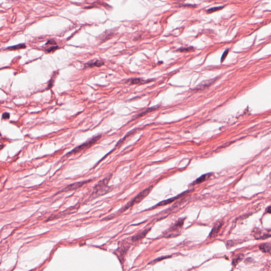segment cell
I'll return each mask as SVG.
<instances>
[{"instance_id":"7a4b0ae2","label":"cell","mask_w":271,"mask_h":271,"mask_svg":"<svg viewBox=\"0 0 271 271\" xmlns=\"http://www.w3.org/2000/svg\"><path fill=\"white\" fill-rule=\"evenodd\" d=\"M112 176V174H109L103 179L100 180L95 185L91 194V196L93 198H96L100 196L103 195L110 191L111 189L109 187L108 184Z\"/></svg>"},{"instance_id":"ba28073f","label":"cell","mask_w":271,"mask_h":271,"mask_svg":"<svg viewBox=\"0 0 271 271\" xmlns=\"http://www.w3.org/2000/svg\"><path fill=\"white\" fill-rule=\"evenodd\" d=\"M150 230V228L146 229L144 230H143L142 231H141V232L138 233V234H137L136 235H135L134 236L132 237L131 240L132 242H137V241H138V240L141 239L142 238H144V237H145V236L147 235V234L149 232V231Z\"/></svg>"},{"instance_id":"277c9868","label":"cell","mask_w":271,"mask_h":271,"mask_svg":"<svg viewBox=\"0 0 271 271\" xmlns=\"http://www.w3.org/2000/svg\"><path fill=\"white\" fill-rule=\"evenodd\" d=\"M91 179H88V180H84V181H82V182H76L75 183H73V184H71L70 185H69L68 186H67L66 187L63 188L62 190H61L58 193H61V192H69V191H73V190H75L78 188H80L81 187H82L83 185H84V184L91 182Z\"/></svg>"},{"instance_id":"5b68a950","label":"cell","mask_w":271,"mask_h":271,"mask_svg":"<svg viewBox=\"0 0 271 271\" xmlns=\"http://www.w3.org/2000/svg\"><path fill=\"white\" fill-rule=\"evenodd\" d=\"M129 247V245H128L127 243H122L121 246L119 247V248L116 251V255H117L120 262H123L124 257H125Z\"/></svg>"},{"instance_id":"6da1fadb","label":"cell","mask_w":271,"mask_h":271,"mask_svg":"<svg viewBox=\"0 0 271 271\" xmlns=\"http://www.w3.org/2000/svg\"><path fill=\"white\" fill-rule=\"evenodd\" d=\"M153 187V185L149 186L148 187L146 188V189H145L142 191L140 192L132 200H131L129 202H128L125 206H124L123 207H122L118 211H117V212H116V213L111 214L112 216H113V217H112V219L114 218L116 216H117V214L121 213L123 212L124 211H125L126 210H127V209L130 208L132 206L134 205L135 204H137V203H139V202H140L144 198H145L149 194V193L150 192V191H152Z\"/></svg>"},{"instance_id":"d4e9b609","label":"cell","mask_w":271,"mask_h":271,"mask_svg":"<svg viewBox=\"0 0 271 271\" xmlns=\"http://www.w3.org/2000/svg\"><path fill=\"white\" fill-rule=\"evenodd\" d=\"M266 211H267V213H270L271 211H270V206H269V207L267 208V209H266Z\"/></svg>"},{"instance_id":"ac0fdd59","label":"cell","mask_w":271,"mask_h":271,"mask_svg":"<svg viewBox=\"0 0 271 271\" xmlns=\"http://www.w3.org/2000/svg\"><path fill=\"white\" fill-rule=\"evenodd\" d=\"M141 81V79L139 78H132L130 80V83L131 84H137L139 83Z\"/></svg>"},{"instance_id":"e0dca14e","label":"cell","mask_w":271,"mask_h":271,"mask_svg":"<svg viewBox=\"0 0 271 271\" xmlns=\"http://www.w3.org/2000/svg\"><path fill=\"white\" fill-rule=\"evenodd\" d=\"M223 7V6H217V7H212V8H210L209 10H208L207 11V12L208 13H212L213 12H215V11H218V10H219L222 9Z\"/></svg>"},{"instance_id":"cb8c5ba5","label":"cell","mask_w":271,"mask_h":271,"mask_svg":"<svg viewBox=\"0 0 271 271\" xmlns=\"http://www.w3.org/2000/svg\"><path fill=\"white\" fill-rule=\"evenodd\" d=\"M53 81H52V79H51V80H50V81L48 83V88H50V87H52V85H53Z\"/></svg>"},{"instance_id":"5bb4252c","label":"cell","mask_w":271,"mask_h":271,"mask_svg":"<svg viewBox=\"0 0 271 271\" xmlns=\"http://www.w3.org/2000/svg\"><path fill=\"white\" fill-rule=\"evenodd\" d=\"M103 64H104V63L102 61H96L95 62H93V63H88L86 64L85 65V66L90 67H94V66L100 67L101 66H102Z\"/></svg>"},{"instance_id":"52a82bcc","label":"cell","mask_w":271,"mask_h":271,"mask_svg":"<svg viewBox=\"0 0 271 271\" xmlns=\"http://www.w3.org/2000/svg\"><path fill=\"white\" fill-rule=\"evenodd\" d=\"M223 223L224 222L222 221H219L215 224H214V227H213L212 230L211 231V232H210V233L209 234V237H210V238H213V237H214L216 236H217V235L218 233V232L219 231L220 228L222 226Z\"/></svg>"},{"instance_id":"2e32d148","label":"cell","mask_w":271,"mask_h":271,"mask_svg":"<svg viewBox=\"0 0 271 271\" xmlns=\"http://www.w3.org/2000/svg\"><path fill=\"white\" fill-rule=\"evenodd\" d=\"M171 257V256H164L160 257H159V258H157L154 259V260H153V261L149 262V264H154V263H157V262H158L161 261H162V260H163V259H166V258H167Z\"/></svg>"},{"instance_id":"30bf717a","label":"cell","mask_w":271,"mask_h":271,"mask_svg":"<svg viewBox=\"0 0 271 271\" xmlns=\"http://www.w3.org/2000/svg\"><path fill=\"white\" fill-rule=\"evenodd\" d=\"M216 80V79H212V80H209L207 81H205L201 83L200 85H199L197 87V89H205V88L209 86L213 82H214Z\"/></svg>"},{"instance_id":"8992f818","label":"cell","mask_w":271,"mask_h":271,"mask_svg":"<svg viewBox=\"0 0 271 271\" xmlns=\"http://www.w3.org/2000/svg\"><path fill=\"white\" fill-rule=\"evenodd\" d=\"M189 192L188 190L187 191H186L185 192H183L182 193L180 194H178V195H177L176 197H173L172 198H170V199H168L167 200H164V201H162L160 202H159V203H157V205H156L155 206H154V207H152L151 208H149V209L148 210H152V209H153L154 208H156L158 207H160V206H165V205H167L168 204H169V203H171L172 202H173L174 201H175V200L179 198L180 197H181L182 196H183L184 194H187V193Z\"/></svg>"},{"instance_id":"9a60e30c","label":"cell","mask_w":271,"mask_h":271,"mask_svg":"<svg viewBox=\"0 0 271 271\" xmlns=\"http://www.w3.org/2000/svg\"><path fill=\"white\" fill-rule=\"evenodd\" d=\"M158 107H159V106H155V107H151V108H149L148 109H147L146 110H145L143 112H141V113H140V114L137 117H142V116H145V115H146L147 114H148V113L150 112H152L153 111H154L155 110L157 109L158 108Z\"/></svg>"},{"instance_id":"603a6c76","label":"cell","mask_w":271,"mask_h":271,"mask_svg":"<svg viewBox=\"0 0 271 271\" xmlns=\"http://www.w3.org/2000/svg\"><path fill=\"white\" fill-rule=\"evenodd\" d=\"M56 44V42H55V40H54L53 39H50V40H49L46 43V44Z\"/></svg>"},{"instance_id":"4fadbf2b","label":"cell","mask_w":271,"mask_h":271,"mask_svg":"<svg viewBox=\"0 0 271 271\" xmlns=\"http://www.w3.org/2000/svg\"><path fill=\"white\" fill-rule=\"evenodd\" d=\"M26 48V46L25 43H20V44H17V45H15V46L8 47H7L6 48V49H8V50H17V49H24V48Z\"/></svg>"},{"instance_id":"3957f363","label":"cell","mask_w":271,"mask_h":271,"mask_svg":"<svg viewBox=\"0 0 271 271\" xmlns=\"http://www.w3.org/2000/svg\"><path fill=\"white\" fill-rule=\"evenodd\" d=\"M101 137V134H99L97 136H96L93 137L91 139H90L89 140L85 142V143L78 146V147H76L75 148H74V149H73L72 151H71L70 152H69V153H68L67 154V155L68 156H70V155H74V154H76L79 152H80L84 149H87L88 148H89L90 147H91L92 145H93L96 142V141H97Z\"/></svg>"},{"instance_id":"9c48e42d","label":"cell","mask_w":271,"mask_h":271,"mask_svg":"<svg viewBox=\"0 0 271 271\" xmlns=\"http://www.w3.org/2000/svg\"><path fill=\"white\" fill-rule=\"evenodd\" d=\"M211 174H212L211 173H206L204 175H201L200 177L198 178L195 180H194L192 184L195 185V184H200L203 182L204 181H205V180H206L207 179H208V178L211 175Z\"/></svg>"},{"instance_id":"8fae6325","label":"cell","mask_w":271,"mask_h":271,"mask_svg":"<svg viewBox=\"0 0 271 271\" xmlns=\"http://www.w3.org/2000/svg\"><path fill=\"white\" fill-rule=\"evenodd\" d=\"M244 255L243 254H239L238 255H237V256L235 258L233 259L232 262V265L235 266L237 264H238L240 261L243 260V259H244Z\"/></svg>"},{"instance_id":"d6986e66","label":"cell","mask_w":271,"mask_h":271,"mask_svg":"<svg viewBox=\"0 0 271 271\" xmlns=\"http://www.w3.org/2000/svg\"><path fill=\"white\" fill-rule=\"evenodd\" d=\"M57 48H58V46H51V47H49V48H47L46 49V50L47 51V52H50L51 51H54L55 50L57 49Z\"/></svg>"},{"instance_id":"7c38bea8","label":"cell","mask_w":271,"mask_h":271,"mask_svg":"<svg viewBox=\"0 0 271 271\" xmlns=\"http://www.w3.org/2000/svg\"><path fill=\"white\" fill-rule=\"evenodd\" d=\"M259 249L263 252L268 253L270 251V245L269 243H265L262 244L259 246Z\"/></svg>"},{"instance_id":"ffe728a7","label":"cell","mask_w":271,"mask_h":271,"mask_svg":"<svg viewBox=\"0 0 271 271\" xmlns=\"http://www.w3.org/2000/svg\"><path fill=\"white\" fill-rule=\"evenodd\" d=\"M193 49V48L192 47H188V48H180L179 49H178V50L180 51V52H186V51H189L191 50L192 49Z\"/></svg>"},{"instance_id":"7402d4cb","label":"cell","mask_w":271,"mask_h":271,"mask_svg":"<svg viewBox=\"0 0 271 271\" xmlns=\"http://www.w3.org/2000/svg\"><path fill=\"white\" fill-rule=\"evenodd\" d=\"M2 118L4 119H8L10 118V114L7 112H5L2 115Z\"/></svg>"},{"instance_id":"44dd1931","label":"cell","mask_w":271,"mask_h":271,"mask_svg":"<svg viewBox=\"0 0 271 271\" xmlns=\"http://www.w3.org/2000/svg\"><path fill=\"white\" fill-rule=\"evenodd\" d=\"M228 49H226L223 52V54L222 55L221 58V62H223V61L224 60L225 57H226V56H227V55L228 54Z\"/></svg>"}]
</instances>
